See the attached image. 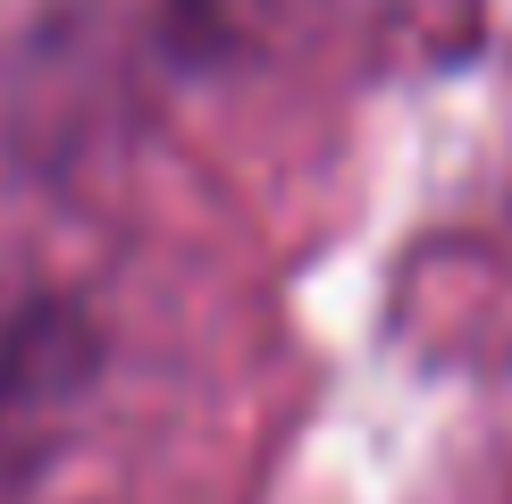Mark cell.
Masks as SVG:
<instances>
[{
  "instance_id": "1",
  "label": "cell",
  "mask_w": 512,
  "mask_h": 504,
  "mask_svg": "<svg viewBox=\"0 0 512 504\" xmlns=\"http://www.w3.org/2000/svg\"><path fill=\"white\" fill-rule=\"evenodd\" d=\"M68 395V328L59 320H17L0 336V462L26 446V429Z\"/></svg>"
},
{
  "instance_id": "2",
  "label": "cell",
  "mask_w": 512,
  "mask_h": 504,
  "mask_svg": "<svg viewBox=\"0 0 512 504\" xmlns=\"http://www.w3.org/2000/svg\"><path fill=\"white\" fill-rule=\"evenodd\" d=\"M68 9H76V0H0V59L26 51V42H42Z\"/></svg>"
}]
</instances>
